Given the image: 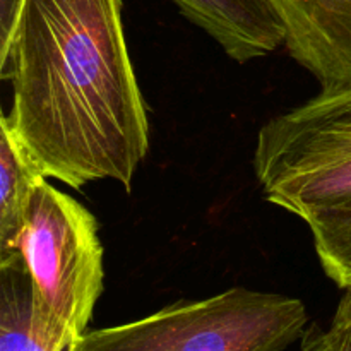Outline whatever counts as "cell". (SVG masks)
I'll return each instance as SVG.
<instances>
[{"label": "cell", "mask_w": 351, "mask_h": 351, "mask_svg": "<svg viewBox=\"0 0 351 351\" xmlns=\"http://www.w3.org/2000/svg\"><path fill=\"white\" fill-rule=\"evenodd\" d=\"M351 156V86L321 91L274 117L257 132L254 170L259 185Z\"/></svg>", "instance_id": "277c9868"}, {"label": "cell", "mask_w": 351, "mask_h": 351, "mask_svg": "<svg viewBox=\"0 0 351 351\" xmlns=\"http://www.w3.org/2000/svg\"><path fill=\"white\" fill-rule=\"evenodd\" d=\"M24 0H0V58L7 53Z\"/></svg>", "instance_id": "7c38bea8"}, {"label": "cell", "mask_w": 351, "mask_h": 351, "mask_svg": "<svg viewBox=\"0 0 351 351\" xmlns=\"http://www.w3.org/2000/svg\"><path fill=\"white\" fill-rule=\"evenodd\" d=\"M300 351H351V287L343 290L328 328L317 322L307 326L300 338Z\"/></svg>", "instance_id": "8fae6325"}, {"label": "cell", "mask_w": 351, "mask_h": 351, "mask_svg": "<svg viewBox=\"0 0 351 351\" xmlns=\"http://www.w3.org/2000/svg\"><path fill=\"white\" fill-rule=\"evenodd\" d=\"M0 351H75L55 348L33 322V287L23 254L0 259Z\"/></svg>", "instance_id": "9c48e42d"}, {"label": "cell", "mask_w": 351, "mask_h": 351, "mask_svg": "<svg viewBox=\"0 0 351 351\" xmlns=\"http://www.w3.org/2000/svg\"><path fill=\"white\" fill-rule=\"evenodd\" d=\"M326 276L338 288L351 287V202L314 209L302 218Z\"/></svg>", "instance_id": "30bf717a"}, {"label": "cell", "mask_w": 351, "mask_h": 351, "mask_svg": "<svg viewBox=\"0 0 351 351\" xmlns=\"http://www.w3.org/2000/svg\"><path fill=\"white\" fill-rule=\"evenodd\" d=\"M43 180L9 127L0 122V259L21 252L34 191Z\"/></svg>", "instance_id": "52a82bcc"}, {"label": "cell", "mask_w": 351, "mask_h": 351, "mask_svg": "<svg viewBox=\"0 0 351 351\" xmlns=\"http://www.w3.org/2000/svg\"><path fill=\"white\" fill-rule=\"evenodd\" d=\"M239 64L263 58L285 45V29L269 0H171Z\"/></svg>", "instance_id": "8992f818"}, {"label": "cell", "mask_w": 351, "mask_h": 351, "mask_svg": "<svg viewBox=\"0 0 351 351\" xmlns=\"http://www.w3.org/2000/svg\"><path fill=\"white\" fill-rule=\"evenodd\" d=\"M21 254L33 287L34 328L55 348H72L103 293L95 215L45 178L34 191Z\"/></svg>", "instance_id": "3957f363"}, {"label": "cell", "mask_w": 351, "mask_h": 351, "mask_svg": "<svg viewBox=\"0 0 351 351\" xmlns=\"http://www.w3.org/2000/svg\"><path fill=\"white\" fill-rule=\"evenodd\" d=\"M290 57L321 86H351V0H269Z\"/></svg>", "instance_id": "5b68a950"}, {"label": "cell", "mask_w": 351, "mask_h": 351, "mask_svg": "<svg viewBox=\"0 0 351 351\" xmlns=\"http://www.w3.org/2000/svg\"><path fill=\"white\" fill-rule=\"evenodd\" d=\"M267 202L304 218L314 209L351 202V156L261 185Z\"/></svg>", "instance_id": "ba28073f"}, {"label": "cell", "mask_w": 351, "mask_h": 351, "mask_svg": "<svg viewBox=\"0 0 351 351\" xmlns=\"http://www.w3.org/2000/svg\"><path fill=\"white\" fill-rule=\"evenodd\" d=\"M307 326L300 298L233 287L127 324L86 331L75 351H283Z\"/></svg>", "instance_id": "7a4b0ae2"}, {"label": "cell", "mask_w": 351, "mask_h": 351, "mask_svg": "<svg viewBox=\"0 0 351 351\" xmlns=\"http://www.w3.org/2000/svg\"><path fill=\"white\" fill-rule=\"evenodd\" d=\"M0 77L14 93L0 122L45 178L72 189L113 180L130 192L149 122L122 0H24Z\"/></svg>", "instance_id": "6da1fadb"}]
</instances>
